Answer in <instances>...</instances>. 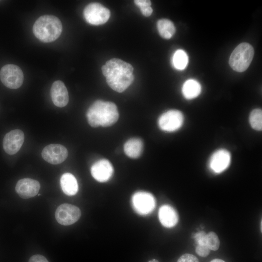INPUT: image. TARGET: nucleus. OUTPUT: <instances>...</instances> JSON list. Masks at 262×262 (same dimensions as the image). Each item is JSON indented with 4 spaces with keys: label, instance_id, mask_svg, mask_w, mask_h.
I'll list each match as a JSON object with an SVG mask.
<instances>
[{
    "label": "nucleus",
    "instance_id": "39448f33",
    "mask_svg": "<svg viewBox=\"0 0 262 262\" xmlns=\"http://www.w3.org/2000/svg\"><path fill=\"white\" fill-rule=\"evenodd\" d=\"M0 80L7 87L17 89L23 83L24 74L18 66L14 64H7L0 69Z\"/></svg>",
    "mask_w": 262,
    "mask_h": 262
},
{
    "label": "nucleus",
    "instance_id": "5701e85b",
    "mask_svg": "<svg viewBox=\"0 0 262 262\" xmlns=\"http://www.w3.org/2000/svg\"><path fill=\"white\" fill-rule=\"evenodd\" d=\"M205 244L210 250H218L220 246V240L217 235L213 231L209 232L206 235Z\"/></svg>",
    "mask_w": 262,
    "mask_h": 262
},
{
    "label": "nucleus",
    "instance_id": "423d86ee",
    "mask_svg": "<svg viewBox=\"0 0 262 262\" xmlns=\"http://www.w3.org/2000/svg\"><path fill=\"white\" fill-rule=\"evenodd\" d=\"M83 14L87 22L93 25H99L108 20L111 13L109 9L100 3L92 2L85 7Z\"/></svg>",
    "mask_w": 262,
    "mask_h": 262
},
{
    "label": "nucleus",
    "instance_id": "4be33fe9",
    "mask_svg": "<svg viewBox=\"0 0 262 262\" xmlns=\"http://www.w3.org/2000/svg\"><path fill=\"white\" fill-rule=\"evenodd\" d=\"M249 122L251 127L256 131H261L262 129V111L260 109L253 110L249 116Z\"/></svg>",
    "mask_w": 262,
    "mask_h": 262
},
{
    "label": "nucleus",
    "instance_id": "412c9836",
    "mask_svg": "<svg viewBox=\"0 0 262 262\" xmlns=\"http://www.w3.org/2000/svg\"><path fill=\"white\" fill-rule=\"evenodd\" d=\"M188 57L187 53L182 49H178L174 53L172 57L174 67L179 70H183L187 66Z\"/></svg>",
    "mask_w": 262,
    "mask_h": 262
},
{
    "label": "nucleus",
    "instance_id": "6ab92c4d",
    "mask_svg": "<svg viewBox=\"0 0 262 262\" xmlns=\"http://www.w3.org/2000/svg\"><path fill=\"white\" fill-rule=\"evenodd\" d=\"M201 91L200 83L193 79L185 81L182 87V93L184 98L188 99L196 98L200 94Z\"/></svg>",
    "mask_w": 262,
    "mask_h": 262
},
{
    "label": "nucleus",
    "instance_id": "a878e982",
    "mask_svg": "<svg viewBox=\"0 0 262 262\" xmlns=\"http://www.w3.org/2000/svg\"><path fill=\"white\" fill-rule=\"evenodd\" d=\"M177 262H199L198 259L194 255L186 253L182 255L178 260Z\"/></svg>",
    "mask_w": 262,
    "mask_h": 262
},
{
    "label": "nucleus",
    "instance_id": "f8f14e48",
    "mask_svg": "<svg viewBox=\"0 0 262 262\" xmlns=\"http://www.w3.org/2000/svg\"><path fill=\"white\" fill-rule=\"evenodd\" d=\"M231 158L230 153L227 149L223 148L217 149L210 158L209 167L213 172L220 173L229 166Z\"/></svg>",
    "mask_w": 262,
    "mask_h": 262
},
{
    "label": "nucleus",
    "instance_id": "aec40b11",
    "mask_svg": "<svg viewBox=\"0 0 262 262\" xmlns=\"http://www.w3.org/2000/svg\"><path fill=\"white\" fill-rule=\"evenodd\" d=\"M157 28L161 36L166 39L171 38L176 32L173 23L165 18L161 19L157 21Z\"/></svg>",
    "mask_w": 262,
    "mask_h": 262
},
{
    "label": "nucleus",
    "instance_id": "6e6552de",
    "mask_svg": "<svg viewBox=\"0 0 262 262\" xmlns=\"http://www.w3.org/2000/svg\"><path fill=\"white\" fill-rule=\"evenodd\" d=\"M131 203L134 211L140 215L150 213L155 208V199L149 193L139 191L133 194Z\"/></svg>",
    "mask_w": 262,
    "mask_h": 262
},
{
    "label": "nucleus",
    "instance_id": "f257e3e1",
    "mask_svg": "<svg viewBox=\"0 0 262 262\" xmlns=\"http://www.w3.org/2000/svg\"><path fill=\"white\" fill-rule=\"evenodd\" d=\"M101 69L108 85L117 92L124 91L134 79L133 66L119 59L113 58L107 61Z\"/></svg>",
    "mask_w": 262,
    "mask_h": 262
},
{
    "label": "nucleus",
    "instance_id": "20e7f679",
    "mask_svg": "<svg viewBox=\"0 0 262 262\" xmlns=\"http://www.w3.org/2000/svg\"><path fill=\"white\" fill-rule=\"evenodd\" d=\"M254 51L252 46L247 43L238 45L231 53L229 64L234 70L242 72L249 66L253 58Z\"/></svg>",
    "mask_w": 262,
    "mask_h": 262
},
{
    "label": "nucleus",
    "instance_id": "ddd939ff",
    "mask_svg": "<svg viewBox=\"0 0 262 262\" xmlns=\"http://www.w3.org/2000/svg\"><path fill=\"white\" fill-rule=\"evenodd\" d=\"M40 188L38 181L30 178L19 180L16 184L15 189L20 197L27 199L35 196Z\"/></svg>",
    "mask_w": 262,
    "mask_h": 262
},
{
    "label": "nucleus",
    "instance_id": "9b49d317",
    "mask_svg": "<svg viewBox=\"0 0 262 262\" xmlns=\"http://www.w3.org/2000/svg\"><path fill=\"white\" fill-rule=\"evenodd\" d=\"M24 138V134L20 130L16 129L7 133L2 143L5 152L10 155L16 153L21 147Z\"/></svg>",
    "mask_w": 262,
    "mask_h": 262
},
{
    "label": "nucleus",
    "instance_id": "c85d7f7f",
    "mask_svg": "<svg viewBox=\"0 0 262 262\" xmlns=\"http://www.w3.org/2000/svg\"><path fill=\"white\" fill-rule=\"evenodd\" d=\"M210 262H225L220 259H214L212 260Z\"/></svg>",
    "mask_w": 262,
    "mask_h": 262
},
{
    "label": "nucleus",
    "instance_id": "0eeeda50",
    "mask_svg": "<svg viewBox=\"0 0 262 262\" xmlns=\"http://www.w3.org/2000/svg\"><path fill=\"white\" fill-rule=\"evenodd\" d=\"M184 122L182 113L177 110H170L159 117L158 124L160 129L166 132H174L180 129Z\"/></svg>",
    "mask_w": 262,
    "mask_h": 262
},
{
    "label": "nucleus",
    "instance_id": "a211bd4d",
    "mask_svg": "<svg viewBox=\"0 0 262 262\" xmlns=\"http://www.w3.org/2000/svg\"><path fill=\"white\" fill-rule=\"evenodd\" d=\"M143 143L141 139L133 138L128 140L124 144V150L127 156L131 158H137L142 154Z\"/></svg>",
    "mask_w": 262,
    "mask_h": 262
},
{
    "label": "nucleus",
    "instance_id": "b1692460",
    "mask_svg": "<svg viewBox=\"0 0 262 262\" xmlns=\"http://www.w3.org/2000/svg\"><path fill=\"white\" fill-rule=\"evenodd\" d=\"M134 3L139 7L142 14L145 16H150L153 9L151 7V2L148 0H135Z\"/></svg>",
    "mask_w": 262,
    "mask_h": 262
},
{
    "label": "nucleus",
    "instance_id": "cd10ccee",
    "mask_svg": "<svg viewBox=\"0 0 262 262\" xmlns=\"http://www.w3.org/2000/svg\"><path fill=\"white\" fill-rule=\"evenodd\" d=\"M29 262H49V261L42 255H34L30 258Z\"/></svg>",
    "mask_w": 262,
    "mask_h": 262
},
{
    "label": "nucleus",
    "instance_id": "dca6fc26",
    "mask_svg": "<svg viewBox=\"0 0 262 262\" xmlns=\"http://www.w3.org/2000/svg\"><path fill=\"white\" fill-rule=\"evenodd\" d=\"M158 215L161 223L166 228L175 226L179 220L177 212L172 207L168 205H164L160 207Z\"/></svg>",
    "mask_w": 262,
    "mask_h": 262
},
{
    "label": "nucleus",
    "instance_id": "7ed1b4c3",
    "mask_svg": "<svg viewBox=\"0 0 262 262\" xmlns=\"http://www.w3.org/2000/svg\"><path fill=\"white\" fill-rule=\"evenodd\" d=\"M60 20L55 16L46 15L39 17L34 22L33 31L35 36L44 43L56 40L62 31Z\"/></svg>",
    "mask_w": 262,
    "mask_h": 262
},
{
    "label": "nucleus",
    "instance_id": "c756f323",
    "mask_svg": "<svg viewBox=\"0 0 262 262\" xmlns=\"http://www.w3.org/2000/svg\"><path fill=\"white\" fill-rule=\"evenodd\" d=\"M148 262H159V261L156 259H152L149 261Z\"/></svg>",
    "mask_w": 262,
    "mask_h": 262
},
{
    "label": "nucleus",
    "instance_id": "393cba45",
    "mask_svg": "<svg viewBox=\"0 0 262 262\" xmlns=\"http://www.w3.org/2000/svg\"><path fill=\"white\" fill-rule=\"evenodd\" d=\"M196 252L200 257H206L210 253V249L206 245H197Z\"/></svg>",
    "mask_w": 262,
    "mask_h": 262
},
{
    "label": "nucleus",
    "instance_id": "4468645a",
    "mask_svg": "<svg viewBox=\"0 0 262 262\" xmlns=\"http://www.w3.org/2000/svg\"><path fill=\"white\" fill-rule=\"evenodd\" d=\"M113 171L112 164L106 159L97 161L91 167L92 176L96 180L100 182L108 181L112 176Z\"/></svg>",
    "mask_w": 262,
    "mask_h": 262
},
{
    "label": "nucleus",
    "instance_id": "f03ea898",
    "mask_svg": "<svg viewBox=\"0 0 262 262\" xmlns=\"http://www.w3.org/2000/svg\"><path fill=\"white\" fill-rule=\"evenodd\" d=\"M86 117L88 123L93 127H108L117 121L119 113L114 103L98 100L87 110Z\"/></svg>",
    "mask_w": 262,
    "mask_h": 262
},
{
    "label": "nucleus",
    "instance_id": "2eb2a0df",
    "mask_svg": "<svg viewBox=\"0 0 262 262\" xmlns=\"http://www.w3.org/2000/svg\"><path fill=\"white\" fill-rule=\"evenodd\" d=\"M50 97L53 104L58 107H64L69 101L68 93L64 83L60 80L55 81L50 89Z\"/></svg>",
    "mask_w": 262,
    "mask_h": 262
},
{
    "label": "nucleus",
    "instance_id": "bb28decb",
    "mask_svg": "<svg viewBox=\"0 0 262 262\" xmlns=\"http://www.w3.org/2000/svg\"><path fill=\"white\" fill-rule=\"evenodd\" d=\"M206 233L203 231H200L196 233L194 236L196 241L197 245H206L205 239Z\"/></svg>",
    "mask_w": 262,
    "mask_h": 262
},
{
    "label": "nucleus",
    "instance_id": "1a4fd4ad",
    "mask_svg": "<svg viewBox=\"0 0 262 262\" xmlns=\"http://www.w3.org/2000/svg\"><path fill=\"white\" fill-rule=\"evenodd\" d=\"M81 215L80 209L77 206L67 203L60 205L55 212V218L61 225H70L77 222Z\"/></svg>",
    "mask_w": 262,
    "mask_h": 262
},
{
    "label": "nucleus",
    "instance_id": "f3484780",
    "mask_svg": "<svg viewBox=\"0 0 262 262\" xmlns=\"http://www.w3.org/2000/svg\"><path fill=\"white\" fill-rule=\"evenodd\" d=\"M60 185L63 192L67 196L75 195L78 191L77 180L74 176L69 173L62 175Z\"/></svg>",
    "mask_w": 262,
    "mask_h": 262
},
{
    "label": "nucleus",
    "instance_id": "9d476101",
    "mask_svg": "<svg viewBox=\"0 0 262 262\" xmlns=\"http://www.w3.org/2000/svg\"><path fill=\"white\" fill-rule=\"evenodd\" d=\"M41 155L47 162L52 164H58L66 159L68 151L66 147L62 145L50 144L43 148Z\"/></svg>",
    "mask_w": 262,
    "mask_h": 262
}]
</instances>
